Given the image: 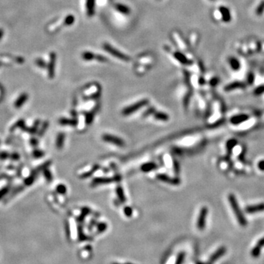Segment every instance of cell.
Instances as JSON below:
<instances>
[{
    "label": "cell",
    "instance_id": "5",
    "mask_svg": "<svg viewBox=\"0 0 264 264\" xmlns=\"http://www.w3.org/2000/svg\"><path fill=\"white\" fill-rule=\"evenodd\" d=\"M103 140L107 142H109V143L114 144V145H117L119 147H123L125 145V142L122 139L117 137L112 136L110 134H104L102 137Z\"/></svg>",
    "mask_w": 264,
    "mask_h": 264
},
{
    "label": "cell",
    "instance_id": "18",
    "mask_svg": "<svg viewBox=\"0 0 264 264\" xmlns=\"http://www.w3.org/2000/svg\"><path fill=\"white\" fill-rule=\"evenodd\" d=\"M156 168V164L155 163L150 162L147 163V164H144L141 167V170L142 172L145 173H148V172L152 171V170H155Z\"/></svg>",
    "mask_w": 264,
    "mask_h": 264
},
{
    "label": "cell",
    "instance_id": "10",
    "mask_svg": "<svg viewBox=\"0 0 264 264\" xmlns=\"http://www.w3.org/2000/svg\"><path fill=\"white\" fill-rule=\"evenodd\" d=\"M249 119V116L247 114H238V115L233 116L230 119V123L233 125H238L240 123L245 122L246 121Z\"/></svg>",
    "mask_w": 264,
    "mask_h": 264
},
{
    "label": "cell",
    "instance_id": "30",
    "mask_svg": "<svg viewBox=\"0 0 264 264\" xmlns=\"http://www.w3.org/2000/svg\"><path fill=\"white\" fill-rule=\"evenodd\" d=\"M49 125V123L48 121H46V122L43 123V125H42L41 128H40V131H39V133H38L39 137H42L43 134H45L47 128H48Z\"/></svg>",
    "mask_w": 264,
    "mask_h": 264
},
{
    "label": "cell",
    "instance_id": "17",
    "mask_svg": "<svg viewBox=\"0 0 264 264\" xmlns=\"http://www.w3.org/2000/svg\"><path fill=\"white\" fill-rule=\"evenodd\" d=\"M220 12L222 13V19L225 21V22L230 21V13L229 10L227 9V8H225V7H222L220 8Z\"/></svg>",
    "mask_w": 264,
    "mask_h": 264
},
{
    "label": "cell",
    "instance_id": "3",
    "mask_svg": "<svg viewBox=\"0 0 264 264\" xmlns=\"http://www.w3.org/2000/svg\"><path fill=\"white\" fill-rule=\"evenodd\" d=\"M148 102L149 101L148 99H143V100H139V101L137 102L136 104H132V105L130 106V107H126V108L124 109L122 112V114L125 116L133 114V113L136 112L137 110H139V109L142 108L143 107L146 106L147 104H148Z\"/></svg>",
    "mask_w": 264,
    "mask_h": 264
},
{
    "label": "cell",
    "instance_id": "2",
    "mask_svg": "<svg viewBox=\"0 0 264 264\" xmlns=\"http://www.w3.org/2000/svg\"><path fill=\"white\" fill-rule=\"evenodd\" d=\"M103 47H104V49L105 50V51H107V52L109 53V54H111V55H112L113 57L119 59L121 60L128 62V61H129L130 60H131L128 56H127L126 54L122 53L121 51H120L119 50L116 49L115 48H114L112 46H111L110 44H109V43H104Z\"/></svg>",
    "mask_w": 264,
    "mask_h": 264
},
{
    "label": "cell",
    "instance_id": "49",
    "mask_svg": "<svg viewBox=\"0 0 264 264\" xmlns=\"http://www.w3.org/2000/svg\"><path fill=\"white\" fill-rule=\"evenodd\" d=\"M0 143H1V142H0Z\"/></svg>",
    "mask_w": 264,
    "mask_h": 264
},
{
    "label": "cell",
    "instance_id": "39",
    "mask_svg": "<svg viewBox=\"0 0 264 264\" xmlns=\"http://www.w3.org/2000/svg\"><path fill=\"white\" fill-rule=\"evenodd\" d=\"M263 11H264V1L260 4V5L258 6V8H257L256 12H257V14H258V15H261Z\"/></svg>",
    "mask_w": 264,
    "mask_h": 264
},
{
    "label": "cell",
    "instance_id": "28",
    "mask_svg": "<svg viewBox=\"0 0 264 264\" xmlns=\"http://www.w3.org/2000/svg\"><path fill=\"white\" fill-rule=\"evenodd\" d=\"M43 175H44L46 180L48 182H51L52 181V175H51V173L49 170L48 168H46L45 170H43Z\"/></svg>",
    "mask_w": 264,
    "mask_h": 264
},
{
    "label": "cell",
    "instance_id": "37",
    "mask_svg": "<svg viewBox=\"0 0 264 264\" xmlns=\"http://www.w3.org/2000/svg\"><path fill=\"white\" fill-rule=\"evenodd\" d=\"M35 62H36V64H37V66H39L40 68H43L46 66V62H44V60H43L42 59H37V60H35Z\"/></svg>",
    "mask_w": 264,
    "mask_h": 264
},
{
    "label": "cell",
    "instance_id": "34",
    "mask_svg": "<svg viewBox=\"0 0 264 264\" xmlns=\"http://www.w3.org/2000/svg\"><path fill=\"white\" fill-rule=\"evenodd\" d=\"M57 192L61 195H64L66 192V187L63 184H60L57 186Z\"/></svg>",
    "mask_w": 264,
    "mask_h": 264
},
{
    "label": "cell",
    "instance_id": "16",
    "mask_svg": "<svg viewBox=\"0 0 264 264\" xmlns=\"http://www.w3.org/2000/svg\"><path fill=\"white\" fill-rule=\"evenodd\" d=\"M65 135L63 133H60L57 135V139H56V147L57 149H62L64 145V140H65Z\"/></svg>",
    "mask_w": 264,
    "mask_h": 264
},
{
    "label": "cell",
    "instance_id": "47",
    "mask_svg": "<svg viewBox=\"0 0 264 264\" xmlns=\"http://www.w3.org/2000/svg\"><path fill=\"white\" fill-rule=\"evenodd\" d=\"M30 143H31V145H33V146L35 147L37 146V144H38V141H37V139L33 138V139H31V140H30Z\"/></svg>",
    "mask_w": 264,
    "mask_h": 264
},
{
    "label": "cell",
    "instance_id": "44",
    "mask_svg": "<svg viewBox=\"0 0 264 264\" xmlns=\"http://www.w3.org/2000/svg\"><path fill=\"white\" fill-rule=\"evenodd\" d=\"M96 168H97V166H96V167H95L94 168H93V170H92V171L90 172V173H85V174L82 175V178H87V177H89V175H91L92 173H93V172L96 171Z\"/></svg>",
    "mask_w": 264,
    "mask_h": 264
},
{
    "label": "cell",
    "instance_id": "43",
    "mask_svg": "<svg viewBox=\"0 0 264 264\" xmlns=\"http://www.w3.org/2000/svg\"><path fill=\"white\" fill-rule=\"evenodd\" d=\"M155 112V109L153 108V107H151V108H150L149 109H148L147 110V112H146L145 113V114H144V116H148V115H150V114H153V112Z\"/></svg>",
    "mask_w": 264,
    "mask_h": 264
},
{
    "label": "cell",
    "instance_id": "12",
    "mask_svg": "<svg viewBox=\"0 0 264 264\" xmlns=\"http://www.w3.org/2000/svg\"><path fill=\"white\" fill-rule=\"evenodd\" d=\"M173 55H174L175 58L178 62H181V63L184 64V65H188V64L190 63L189 60L187 59V57H186L184 54L180 52V51H175V52L173 53Z\"/></svg>",
    "mask_w": 264,
    "mask_h": 264
},
{
    "label": "cell",
    "instance_id": "46",
    "mask_svg": "<svg viewBox=\"0 0 264 264\" xmlns=\"http://www.w3.org/2000/svg\"><path fill=\"white\" fill-rule=\"evenodd\" d=\"M174 170L175 173H177V174L179 173V165H178V163L176 161H174Z\"/></svg>",
    "mask_w": 264,
    "mask_h": 264
},
{
    "label": "cell",
    "instance_id": "24",
    "mask_svg": "<svg viewBox=\"0 0 264 264\" xmlns=\"http://www.w3.org/2000/svg\"><path fill=\"white\" fill-rule=\"evenodd\" d=\"M154 117L156 119L159 120V121H167L169 120V116L167 115L166 113H163V112H156L154 114Z\"/></svg>",
    "mask_w": 264,
    "mask_h": 264
},
{
    "label": "cell",
    "instance_id": "4",
    "mask_svg": "<svg viewBox=\"0 0 264 264\" xmlns=\"http://www.w3.org/2000/svg\"><path fill=\"white\" fill-rule=\"evenodd\" d=\"M208 213H209V211H208V209L206 207H202L201 209L197 219V228L199 230H202L205 228V225H206Z\"/></svg>",
    "mask_w": 264,
    "mask_h": 264
},
{
    "label": "cell",
    "instance_id": "26",
    "mask_svg": "<svg viewBox=\"0 0 264 264\" xmlns=\"http://www.w3.org/2000/svg\"><path fill=\"white\" fill-rule=\"evenodd\" d=\"M36 178H37V175H36L35 174H34V173H31L30 175H29L28 178H26V179L24 180V184L26 186H31L32 184L34 183L35 180L36 179Z\"/></svg>",
    "mask_w": 264,
    "mask_h": 264
},
{
    "label": "cell",
    "instance_id": "29",
    "mask_svg": "<svg viewBox=\"0 0 264 264\" xmlns=\"http://www.w3.org/2000/svg\"><path fill=\"white\" fill-rule=\"evenodd\" d=\"M75 19L74 16H73V15H68L65 19V21H64V24L66 25V26H71L73 24L74 22Z\"/></svg>",
    "mask_w": 264,
    "mask_h": 264
},
{
    "label": "cell",
    "instance_id": "9",
    "mask_svg": "<svg viewBox=\"0 0 264 264\" xmlns=\"http://www.w3.org/2000/svg\"><path fill=\"white\" fill-rule=\"evenodd\" d=\"M226 251H227V249H226V248L225 247H222L219 249H218L217 250H216V252L212 255V256L211 257L210 260H209V264H212L213 263H214L215 261H217L218 259H219L222 256H223V255L225 254Z\"/></svg>",
    "mask_w": 264,
    "mask_h": 264
},
{
    "label": "cell",
    "instance_id": "35",
    "mask_svg": "<svg viewBox=\"0 0 264 264\" xmlns=\"http://www.w3.org/2000/svg\"><path fill=\"white\" fill-rule=\"evenodd\" d=\"M33 155L36 159H39V158H41L44 156V152L40 150H35L33 151Z\"/></svg>",
    "mask_w": 264,
    "mask_h": 264
},
{
    "label": "cell",
    "instance_id": "32",
    "mask_svg": "<svg viewBox=\"0 0 264 264\" xmlns=\"http://www.w3.org/2000/svg\"><path fill=\"white\" fill-rule=\"evenodd\" d=\"M94 115H95V112H93V111H92L91 113H89L86 116V123L87 125H90L92 123L93 121V118H94Z\"/></svg>",
    "mask_w": 264,
    "mask_h": 264
},
{
    "label": "cell",
    "instance_id": "48",
    "mask_svg": "<svg viewBox=\"0 0 264 264\" xmlns=\"http://www.w3.org/2000/svg\"><path fill=\"white\" fill-rule=\"evenodd\" d=\"M3 35H4L3 30H2V29H0V40L2 38V37H3Z\"/></svg>",
    "mask_w": 264,
    "mask_h": 264
},
{
    "label": "cell",
    "instance_id": "22",
    "mask_svg": "<svg viewBox=\"0 0 264 264\" xmlns=\"http://www.w3.org/2000/svg\"><path fill=\"white\" fill-rule=\"evenodd\" d=\"M96 54H93V53L90 52V51H85L82 54V57L85 60L91 61L93 60H96Z\"/></svg>",
    "mask_w": 264,
    "mask_h": 264
},
{
    "label": "cell",
    "instance_id": "19",
    "mask_svg": "<svg viewBox=\"0 0 264 264\" xmlns=\"http://www.w3.org/2000/svg\"><path fill=\"white\" fill-rule=\"evenodd\" d=\"M39 123H40V121L37 120V121H36L35 122L34 125H33V126L30 127V128H26V127H25L23 130L24 131H26V132H28V133L31 134H35L36 132H37Z\"/></svg>",
    "mask_w": 264,
    "mask_h": 264
},
{
    "label": "cell",
    "instance_id": "25",
    "mask_svg": "<svg viewBox=\"0 0 264 264\" xmlns=\"http://www.w3.org/2000/svg\"><path fill=\"white\" fill-rule=\"evenodd\" d=\"M25 122H24V120H19V121H17V122L16 123L14 124L13 125H12V127H11L10 128V131H15V130L16 129H17L18 128H22V129H24V128H25Z\"/></svg>",
    "mask_w": 264,
    "mask_h": 264
},
{
    "label": "cell",
    "instance_id": "1",
    "mask_svg": "<svg viewBox=\"0 0 264 264\" xmlns=\"http://www.w3.org/2000/svg\"><path fill=\"white\" fill-rule=\"evenodd\" d=\"M227 199H228L229 202H230V206H231L232 209H233V213L236 215V217L237 220H238L240 225L241 226L247 225V221L246 220L245 217H244V213H243L242 211L240 209L239 205H238V201H237L236 196H235L234 195H233V194H230V195H228V196H227Z\"/></svg>",
    "mask_w": 264,
    "mask_h": 264
},
{
    "label": "cell",
    "instance_id": "31",
    "mask_svg": "<svg viewBox=\"0 0 264 264\" xmlns=\"http://www.w3.org/2000/svg\"><path fill=\"white\" fill-rule=\"evenodd\" d=\"M9 190H10L9 186L3 187V188L0 189V200L2 199V198H3L6 195H8Z\"/></svg>",
    "mask_w": 264,
    "mask_h": 264
},
{
    "label": "cell",
    "instance_id": "27",
    "mask_svg": "<svg viewBox=\"0 0 264 264\" xmlns=\"http://www.w3.org/2000/svg\"><path fill=\"white\" fill-rule=\"evenodd\" d=\"M261 249H262V247H260V246L258 245V244H256L255 247L252 249V252H251V255H252V256L254 257V258H258V257H259L260 255H261Z\"/></svg>",
    "mask_w": 264,
    "mask_h": 264
},
{
    "label": "cell",
    "instance_id": "40",
    "mask_svg": "<svg viewBox=\"0 0 264 264\" xmlns=\"http://www.w3.org/2000/svg\"><path fill=\"white\" fill-rule=\"evenodd\" d=\"M236 143H237L236 140H230L229 142H227V149H229V150L232 149L233 147H235V145H236Z\"/></svg>",
    "mask_w": 264,
    "mask_h": 264
},
{
    "label": "cell",
    "instance_id": "14",
    "mask_svg": "<svg viewBox=\"0 0 264 264\" xmlns=\"http://www.w3.org/2000/svg\"><path fill=\"white\" fill-rule=\"evenodd\" d=\"M115 180L110 178H96L93 181V185H101V184H108L112 183Z\"/></svg>",
    "mask_w": 264,
    "mask_h": 264
},
{
    "label": "cell",
    "instance_id": "13",
    "mask_svg": "<svg viewBox=\"0 0 264 264\" xmlns=\"http://www.w3.org/2000/svg\"><path fill=\"white\" fill-rule=\"evenodd\" d=\"M28 99V95L26 93H22L20 96L17 98V100H16L14 106L16 108H21L24 104L26 102Z\"/></svg>",
    "mask_w": 264,
    "mask_h": 264
},
{
    "label": "cell",
    "instance_id": "33",
    "mask_svg": "<svg viewBox=\"0 0 264 264\" xmlns=\"http://www.w3.org/2000/svg\"><path fill=\"white\" fill-rule=\"evenodd\" d=\"M230 65H231V67L234 70H238L240 67L238 61L234 58H233L232 60H230Z\"/></svg>",
    "mask_w": 264,
    "mask_h": 264
},
{
    "label": "cell",
    "instance_id": "21",
    "mask_svg": "<svg viewBox=\"0 0 264 264\" xmlns=\"http://www.w3.org/2000/svg\"><path fill=\"white\" fill-rule=\"evenodd\" d=\"M244 87V85L241 82H233V83L227 85L225 87V90H232L234 89H237V88H242Z\"/></svg>",
    "mask_w": 264,
    "mask_h": 264
},
{
    "label": "cell",
    "instance_id": "20",
    "mask_svg": "<svg viewBox=\"0 0 264 264\" xmlns=\"http://www.w3.org/2000/svg\"><path fill=\"white\" fill-rule=\"evenodd\" d=\"M115 8L117 10L119 11L120 12L123 14H125V15H128V14L130 13V8H128V7L125 6V5H122V4H117L115 5Z\"/></svg>",
    "mask_w": 264,
    "mask_h": 264
},
{
    "label": "cell",
    "instance_id": "45",
    "mask_svg": "<svg viewBox=\"0 0 264 264\" xmlns=\"http://www.w3.org/2000/svg\"><path fill=\"white\" fill-rule=\"evenodd\" d=\"M258 167L261 171H264V160H262L258 162Z\"/></svg>",
    "mask_w": 264,
    "mask_h": 264
},
{
    "label": "cell",
    "instance_id": "23",
    "mask_svg": "<svg viewBox=\"0 0 264 264\" xmlns=\"http://www.w3.org/2000/svg\"><path fill=\"white\" fill-rule=\"evenodd\" d=\"M116 192H117V197L119 199V200L122 202H125V197L124 195V192L123 188L121 186H117L116 188Z\"/></svg>",
    "mask_w": 264,
    "mask_h": 264
},
{
    "label": "cell",
    "instance_id": "11",
    "mask_svg": "<svg viewBox=\"0 0 264 264\" xmlns=\"http://www.w3.org/2000/svg\"><path fill=\"white\" fill-rule=\"evenodd\" d=\"M95 4H96V0H87V14L90 17L93 16L95 14Z\"/></svg>",
    "mask_w": 264,
    "mask_h": 264
},
{
    "label": "cell",
    "instance_id": "7",
    "mask_svg": "<svg viewBox=\"0 0 264 264\" xmlns=\"http://www.w3.org/2000/svg\"><path fill=\"white\" fill-rule=\"evenodd\" d=\"M157 178L163 182L167 183V184H173V185H178L181 183L178 178H170L168 175L164 174H159L157 175Z\"/></svg>",
    "mask_w": 264,
    "mask_h": 264
},
{
    "label": "cell",
    "instance_id": "15",
    "mask_svg": "<svg viewBox=\"0 0 264 264\" xmlns=\"http://www.w3.org/2000/svg\"><path fill=\"white\" fill-rule=\"evenodd\" d=\"M59 123L60 125H71V126H76L77 125V121L73 119H68V118H60L59 120Z\"/></svg>",
    "mask_w": 264,
    "mask_h": 264
},
{
    "label": "cell",
    "instance_id": "36",
    "mask_svg": "<svg viewBox=\"0 0 264 264\" xmlns=\"http://www.w3.org/2000/svg\"><path fill=\"white\" fill-rule=\"evenodd\" d=\"M22 190H23V187H22V186H19V187H17L16 188H15V189H14L13 191H12V193H11V195L9 196L8 199H10L11 197H14L15 195H16L18 193H19L20 192H21Z\"/></svg>",
    "mask_w": 264,
    "mask_h": 264
},
{
    "label": "cell",
    "instance_id": "6",
    "mask_svg": "<svg viewBox=\"0 0 264 264\" xmlns=\"http://www.w3.org/2000/svg\"><path fill=\"white\" fill-rule=\"evenodd\" d=\"M56 54L54 52H51L50 54V61L48 65V73L50 79H53L54 76V69H55Z\"/></svg>",
    "mask_w": 264,
    "mask_h": 264
},
{
    "label": "cell",
    "instance_id": "42",
    "mask_svg": "<svg viewBox=\"0 0 264 264\" xmlns=\"http://www.w3.org/2000/svg\"><path fill=\"white\" fill-rule=\"evenodd\" d=\"M124 211H125V215L128 216H130L131 215V213H132V210H131V209L130 207H125V209H124Z\"/></svg>",
    "mask_w": 264,
    "mask_h": 264
},
{
    "label": "cell",
    "instance_id": "8",
    "mask_svg": "<svg viewBox=\"0 0 264 264\" xmlns=\"http://www.w3.org/2000/svg\"><path fill=\"white\" fill-rule=\"evenodd\" d=\"M264 211V203L257 204L254 205H248L245 208V211L248 213H256Z\"/></svg>",
    "mask_w": 264,
    "mask_h": 264
},
{
    "label": "cell",
    "instance_id": "38",
    "mask_svg": "<svg viewBox=\"0 0 264 264\" xmlns=\"http://www.w3.org/2000/svg\"><path fill=\"white\" fill-rule=\"evenodd\" d=\"M10 156V154H9L8 152L5 151L0 152V159H1V160H5V159H9Z\"/></svg>",
    "mask_w": 264,
    "mask_h": 264
},
{
    "label": "cell",
    "instance_id": "41",
    "mask_svg": "<svg viewBox=\"0 0 264 264\" xmlns=\"http://www.w3.org/2000/svg\"><path fill=\"white\" fill-rule=\"evenodd\" d=\"M10 158L11 159H12V160L17 161L19 160V158H20V156H19V154L18 153H12V154L10 155Z\"/></svg>",
    "mask_w": 264,
    "mask_h": 264
}]
</instances>
